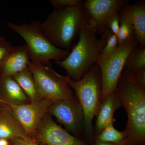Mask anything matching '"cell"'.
<instances>
[{"label": "cell", "mask_w": 145, "mask_h": 145, "mask_svg": "<svg viewBox=\"0 0 145 145\" xmlns=\"http://www.w3.org/2000/svg\"><path fill=\"white\" fill-rule=\"evenodd\" d=\"M115 92L127 115L125 131L129 145H143L145 141V90L135 82L131 73L123 69Z\"/></svg>", "instance_id": "1"}, {"label": "cell", "mask_w": 145, "mask_h": 145, "mask_svg": "<svg viewBox=\"0 0 145 145\" xmlns=\"http://www.w3.org/2000/svg\"><path fill=\"white\" fill-rule=\"evenodd\" d=\"M106 42L105 31L98 39L96 29L87 21L79 33L78 42L72 51L64 59L54 62L65 69L71 80H79L96 64Z\"/></svg>", "instance_id": "2"}, {"label": "cell", "mask_w": 145, "mask_h": 145, "mask_svg": "<svg viewBox=\"0 0 145 145\" xmlns=\"http://www.w3.org/2000/svg\"><path fill=\"white\" fill-rule=\"evenodd\" d=\"M87 21L82 5L69 8H54L41 25L54 46L69 51L72 42Z\"/></svg>", "instance_id": "3"}, {"label": "cell", "mask_w": 145, "mask_h": 145, "mask_svg": "<svg viewBox=\"0 0 145 145\" xmlns=\"http://www.w3.org/2000/svg\"><path fill=\"white\" fill-rule=\"evenodd\" d=\"M63 76L69 87L75 91L84 112L85 131L88 136H91L92 121L101 104L102 78L100 67L96 64L78 81L73 80L67 76Z\"/></svg>", "instance_id": "4"}, {"label": "cell", "mask_w": 145, "mask_h": 145, "mask_svg": "<svg viewBox=\"0 0 145 145\" xmlns=\"http://www.w3.org/2000/svg\"><path fill=\"white\" fill-rule=\"evenodd\" d=\"M41 24L38 21L19 24L8 22L7 25L26 42L31 62L46 64L51 60L59 61L64 59L70 51L54 46L43 31Z\"/></svg>", "instance_id": "5"}, {"label": "cell", "mask_w": 145, "mask_h": 145, "mask_svg": "<svg viewBox=\"0 0 145 145\" xmlns=\"http://www.w3.org/2000/svg\"><path fill=\"white\" fill-rule=\"evenodd\" d=\"M28 67L41 98L53 103L74 99L72 89L63 75L54 70L50 62L43 64L30 61Z\"/></svg>", "instance_id": "6"}, {"label": "cell", "mask_w": 145, "mask_h": 145, "mask_svg": "<svg viewBox=\"0 0 145 145\" xmlns=\"http://www.w3.org/2000/svg\"><path fill=\"white\" fill-rule=\"evenodd\" d=\"M138 45L135 36H133L119 44L117 50L111 55L105 59L97 60L96 64L100 67L102 78L101 103L108 94L116 89L128 56Z\"/></svg>", "instance_id": "7"}, {"label": "cell", "mask_w": 145, "mask_h": 145, "mask_svg": "<svg viewBox=\"0 0 145 145\" xmlns=\"http://www.w3.org/2000/svg\"><path fill=\"white\" fill-rule=\"evenodd\" d=\"M52 103L50 100L41 98L29 103L16 105L0 97V103L7 105L10 108L16 121L27 135L32 139Z\"/></svg>", "instance_id": "8"}, {"label": "cell", "mask_w": 145, "mask_h": 145, "mask_svg": "<svg viewBox=\"0 0 145 145\" xmlns=\"http://www.w3.org/2000/svg\"><path fill=\"white\" fill-rule=\"evenodd\" d=\"M33 139L42 145H87L56 123L48 112L39 124Z\"/></svg>", "instance_id": "9"}, {"label": "cell", "mask_w": 145, "mask_h": 145, "mask_svg": "<svg viewBox=\"0 0 145 145\" xmlns=\"http://www.w3.org/2000/svg\"><path fill=\"white\" fill-rule=\"evenodd\" d=\"M48 112L56 117L69 132L76 134L81 131L84 123V112L76 96L72 100L52 103Z\"/></svg>", "instance_id": "10"}, {"label": "cell", "mask_w": 145, "mask_h": 145, "mask_svg": "<svg viewBox=\"0 0 145 145\" xmlns=\"http://www.w3.org/2000/svg\"><path fill=\"white\" fill-rule=\"evenodd\" d=\"M128 3L125 0H86L82 5L87 20L93 25L97 34H103L108 17Z\"/></svg>", "instance_id": "11"}, {"label": "cell", "mask_w": 145, "mask_h": 145, "mask_svg": "<svg viewBox=\"0 0 145 145\" xmlns=\"http://www.w3.org/2000/svg\"><path fill=\"white\" fill-rule=\"evenodd\" d=\"M31 61L26 45L12 46L0 66V76H13L28 67Z\"/></svg>", "instance_id": "12"}, {"label": "cell", "mask_w": 145, "mask_h": 145, "mask_svg": "<svg viewBox=\"0 0 145 145\" xmlns=\"http://www.w3.org/2000/svg\"><path fill=\"white\" fill-rule=\"evenodd\" d=\"M120 16L127 18L134 29L135 39L139 45H145V3L124 5L119 10Z\"/></svg>", "instance_id": "13"}, {"label": "cell", "mask_w": 145, "mask_h": 145, "mask_svg": "<svg viewBox=\"0 0 145 145\" xmlns=\"http://www.w3.org/2000/svg\"><path fill=\"white\" fill-rule=\"evenodd\" d=\"M0 108V139L12 140L18 138L33 140L24 131L13 117L10 108L4 104Z\"/></svg>", "instance_id": "14"}, {"label": "cell", "mask_w": 145, "mask_h": 145, "mask_svg": "<svg viewBox=\"0 0 145 145\" xmlns=\"http://www.w3.org/2000/svg\"><path fill=\"white\" fill-rule=\"evenodd\" d=\"M121 106V102L115 91L105 98L96 115V131L98 134L107 126L113 125L115 121L113 117L114 112Z\"/></svg>", "instance_id": "15"}, {"label": "cell", "mask_w": 145, "mask_h": 145, "mask_svg": "<svg viewBox=\"0 0 145 145\" xmlns=\"http://www.w3.org/2000/svg\"><path fill=\"white\" fill-rule=\"evenodd\" d=\"M2 98L16 105L27 103L28 97L12 76H0Z\"/></svg>", "instance_id": "16"}, {"label": "cell", "mask_w": 145, "mask_h": 145, "mask_svg": "<svg viewBox=\"0 0 145 145\" xmlns=\"http://www.w3.org/2000/svg\"><path fill=\"white\" fill-rule=\"evenodd\" d=\"M26 94L30 102L41 99L39 96L34 79L28 67L12 76Z\"/></svg>", "instance_id": "17"}, {"label": "cell", "mask_w": 145, "mask_h": 145, "mask_svg": "<svg viewBox=\"0 0 145 145\" xmlns=\"http://www.w3.org/2000/svg\"><path fill=\"white\" fill-rule=\"evenodd\" d=\"M145 68V46L138 45L130 52L124 69L133 73Z\"/></svg>", "instance_id": "18"}, {"label": "cell", "mask_w": 145, "mask_h": 145, "mask_svg": "<svg viewBox=\"0 0 145 145\" xmlns=\"http://www.w3.org/2000/svg\"><path fill=\"white\" fill-rule=\"evenodd\" d=\"M127 133L125 131L117 130L113 125L107 126L98 134L96 142H106L112 144H121L126 141Z\"/></svg>", "instance_id": "19"}, {"label": "cell", "mask_w": 145, "mask_h": 145, "mask_svg": "<svg viewBox=\"0 0 145 145\" xmlns=\"http://www.w3.org/2000/svg\"><path fill=\"white\" fill-rule=\"evenodd\" d=\"M105 32L106 35V42L99 54L98 60L108 57L117 50L119 46V41L116 35L108 29H106Z\"/></svg>", "instance_id": "20"}, {"label": "cell", "mask_w": 145, "mask_h": 145, "mask_svg": "<svg viewBox=\"0 0 145 145\" xmlns=\"http://www.w3.org/2000/svg\"><path fill=\"white\" fill-rule=\"evenodd\" d=\"M135 36L134 29L132 24L127 18L120 16V26L117 35L119 45Z\"/></svg>", "instance_id": "21"}, {"label": "cell", "mask_w": 145, "mask_h": 145, "mask_svg": "<svg viewBox=\"0 0 145 145\" xmlns=\"http://www.w3.org/2000/svg\"><path fill=\"white\" fill-rule=\"evenodd\" d=\"M120 16L119 11L113 12L106 22L105 29L110 30L117 36L120 26Z\"/></svg>", "instance_id": "22"}, {"label": "cell", "mask_w": 145, "mask_h": 145, "mask_svg": "<svg viewBox=\"0 0 145 145\" xmlns=\"http://www.w3.org/2000/svg\"><path fill=\"white\" fill-rule=\"evenodd\" d=\"M84 1L82 0H51L50 2L54 8H63L82 5Z\"/></svg>", "instance_id": "23"}, {"label": "cell", "mask_w": 145, "mask_h": 145, "mask_svg": "<svg viewBox=\"0 0 145 145\" xmlns=\"http://www.w3.org/2000/svg\"><path fill=\"white\" fill-rule=\"evenodd\" d=\"M12 47L9 42L0 36V66Z\"/></svg>", "instance_id": "24"}, {"label": "cell", "mask_w": 145, "mask_h": 145, "mask_svg": "<svg viewBox=\"0 0 145 145\" xmlns=\"http://www.w3.org/2000/svg\"><path fill=\"white\" fill-rule=\"evenodd\" d=\"M131 73L135 82L141 88L145 90V68Z\"/></svg>", "instance_id": "25"}, {"label": "cell", "mask_w": 145, "mask_h": 145, "mask_svg": "<svg viewBox=\"0 0 145 145\" xmlns=\"http://www.w3.org/2000/svg\"><path fill=\"white\" fill-rule=\"evenodd\" d=\"M10 145H40L33 140L18 138L10 140Z\"/></svg>", "instance_id": "26"}, {"label": "cell", "mask_w": 145, "mask_h": 145, "mask_svg": "<svg viewBox=\"0 0 145 145\" xmlns=\"http://www.w3.org/2000/svg\"><path fill=\"white\" fill-rule=\"evenodd\" d=\"M94 145H129L127 143V140L124 142L122 143L121 144H112V143H106V142H96L95 144Z\"/></svg>", "instance_id": "27"}, {"label": "cell", "mask_w": 145, "mask_h": 145, "mask_svg": "<svg viewBox=\"0 0 145 145\" xmlns=\"http://www.w3.org/2000/svg\"><path fill=\"white\" fill-rule=\"evenodd\" d=\"M0 145H10L9 140L6 139H0Z\"/></svg>", "instance_id": "28"}]
</instances>
